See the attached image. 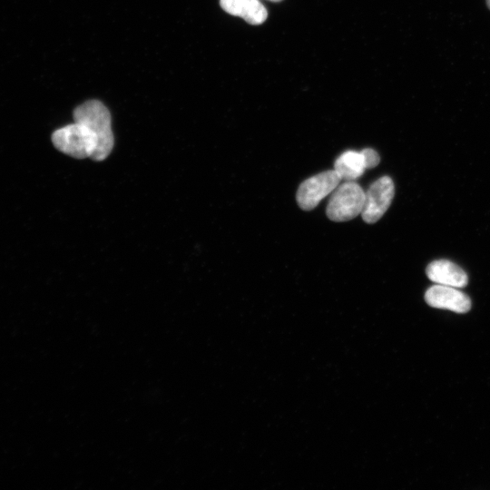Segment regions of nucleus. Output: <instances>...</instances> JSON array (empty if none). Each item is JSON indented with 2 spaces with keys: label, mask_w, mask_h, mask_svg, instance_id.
Returning a JSON list of instances; mask_svg holds the SVG:
<instances>
[{
  "label": "nucleus",
  "mask_w": 490,
  "mask_h": 490,
  "mask_svg": "<svg viewBox=\"0 0 490 490\" xmlns=\"http://www.w3.org/2000/svg\"><path fill=\"white\" fill-rule=\"evenodd\" d=\"M74 123L54 131V147L77 159L104 160L114 143L107 107L97 100L86 101L74 109Z\"/></svg>",
  "instance_id": "nucleus-1"
},
{
  "label": "nucleus",
  "mask_w": 490,
  "mask_h": 490,
  "mask_svg": "<svg viewBox=\"0 0 490 490\" xmlns=\"http://www.w3.org/2000/svg\"><path fill=\"white\" fill-rule=\"evenodd\" d=\"M365 191L355 181H344L330 193L326 213L333 221H347L361 214Z\"/></svg>",
  "instance_id": "nucleus-2"
},
{
  "label": "nucleus",
  "mask_w": 490,
  "mask_h": 490,
  "mask_svg": "<svg viewBox=\"0 0 490 490\" xmlns=\"http://www.w3.org/2000/svg\"><path fill=\"white\" fill-rule=\"evenodd\" d=\"M341 181L340 176L334 169L305 180L299 185L296 194L299 208L304 211L314 209L323 198L336 189Z\"/></svg>",
  "instance_id": "nucleus-3"
},
{
  "label": "nucleus",
  "mask_w": 490,
  "mask_h": 490,
  "mask_svg": "<svg viewBox=\"0 0 490 490\" xmlns=\"http://www.w3.org/2000/svg\"><path fill=\"white\" fill-rule=\"evenodd\" d=\"M395 194L392 179L383 176L375 181L365 191V201L361 212L367 223L377 222L389 208Z\"/></svg>",
  "instance_id": "nucleus-4"
},
{
  "label": "nucleus",
  "mask_w": 490,
  "mask_h": 490,
  "mask_svg": "<svg viewBox=\"0 0 490 490\" xmlns=\"http://www.w3.org/2000/svg\"><path fill=\"white\" fill-rule=\"evenodd\" d=\"M426 302L436 309L466 313L471 309L470 298L455 287L436 284L425 293Z\"/></svg>",
  "instance_id": "nucleus-5"
},
{
  "label": "nucleus",
  "mask_w": 490,
  "mask_h": 490,
  "mask_svg": "<svg viewBox=\"0 0 490 490\" xmlns=\"http://www.w3.org/2000/svg\"><path fill=\"white\" fill-rule=\"evenodd\" d=\"M426 276L436 284L455 288H464L468 283L466 271L447 260H436L428 264Z\"/></svg>",
  "instance_id": "nucleus-6"
},
{
  "label": "nucleus",
  "mask_w": 490,
  "mask_h": 490,
  "mask_svg": "<svg viewBox=\"0 0 490 490\" xmlns=\"http://www.w3.org/2000/svg\"><path fill=\"white\" fill-rule=\"evenodd\" d=\"M221 8L228 14L240 16L250 24L266 21V7L259 0H220Z\"/></svg>",
  "instance_id": "nucleus-7"
},
{
  "label": "nucleus",
  "mask_w": 490,
  "mask_h": 490,
  "mask_svg": "<svg viewBox=\"0 0 490 490\" xmlns=\"http://www.w3.org/2000/svg\"><path fill=\"white\" fill-rule=\"evenodd\" d=\"M367 169L363 153L356 151H346L340 154L334 163V170L343 181H355Z\"/></svg>",
  "instance_id": "nucleus-8"
},
{
  "label": "nucleus",
  "mask_w": 490,
  "mask_h": 490,
  "mask_svg": "<svg viewBox=\"0 0 490 490\" xmlns=\"http://www.w3.org/2000/svg\"><path fill=\"white\" fill-rule=\"evenodd\" d=\"M361 152L363 153L367 169L374 168L379 163V154L374 149L365 148Z\"/></svg>",
  "instance_id": "nucleus-9"
},
{
  "label": "nucleus",
  "mask_w": 490,
  "mask_h": 490,
  "mask_svg": "<svg viewBox=\"0 0 490 490\" xmlns=\"http://www.w3.org/2000/svg\"><path fill=\"white\" fill-rule=\"evenodd\" d=\"M486 4H487L488 8L490 9V0H486Z\"/></svg>",
  "instance_id": "nucleus-10"
},
{
  "label": "nucleus",
  "mask_w": 490,
  "mask_h": 490,
  "mask_svg": "<svg viewBox=\"0 0 490 490\" xmlns=\"http://www.w3.org/2000/svg\"><path fill=\"white\" fill-rule=\"evenodd\" d=\"M270 1L279 2V1H281V0H270Z\"/></svg>",
  "instance_id": "nucleus-11"
}]
</instances>
